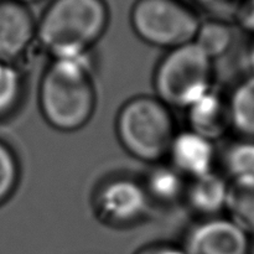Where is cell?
I'll return each mask as SVG.
<instances>
[{"label":"cell","instance_id":"cell-23","mask_svg":"<svg viewBox=\"0 0 254 254\" xmlns=\"http://www.w3.org/2000/svg\"><path fill=\"white\" fill-rule=\"evenodd\" d=\"M15 1H19V2H21V4H25V5H29V4H32V2H36V1H41V0H15Z\"/></svg>","mask_w":254,"mask_h":254},{"label":"cell","instance_id":"cell-11","mask_svg":"<svg viewBox=\"0 0 254 254\" xmlns=\"http://www.w3.org/2000/svg\"><path fill=\"white\" fill-rule=\"evenodd\" d=\"M230 192V183L216 173H208L200 178L192 179L186 188L189 206L195 212L215 217L226 210Z\"/></svg>","mask_w":254,"mask_h":254},{"label":"cell","instance_id":"cell-17","mask_svg":"<svg viewBox=\"0 0 254 254\" xmlns=\"http://www.w3.org/2000/svg\"><path fill=\"white\" fill-rule=\"evenodd\" d=\"M22 94V78L12 64L0 61V118L11 113Z\"/></svg>","mask_w":254,"mask_h":254},{"label":"cell","instance_id":"cell-1","mask_svg":"<svg viewBox=\"0 0 254 254\" xmlns=\"http://www.w3.org/2000/svg\"><path fill=\"white\" fill-rule=\"evenodd\" d=\"M88 54L54 59L39 89L41 113L52 128L74 131L86 126L96 108V89Z\"/></svg>","mask_w":254,"mask_h":254},{"label":"cell","instance_id":"cell-21","mask_svg":"<svg viewBox=\"0 0 254 254\" xmlns=\"http://www.w3.org/2000/svg\"><path fill=\"white\" fill-rule=\"evenodd\" d=\"M136 254H186L185 250L174 245H154L139 251Z\"/></svg>","mask_w":254,"mask_h":254},{"label":"cell","instance_id":"cell-9","mask_svg":"<svg viewBox=\"0 0 254 254\" xmlns=\"http://www.w3.org/2000/svg\"><path fill=\"white\" fill-rule=\"evenodd\" d=\"M171 166L191 180L212 173L215 163L213 141L192 130L176 134L169 151Z\"/></svg>","mask_w":254,"mask_h":254},{"label":"cell","instance_id":"cell-7","mask_svg":"<svg viewBox=\"0 0 254 254\" xmlns=\"http://www.w3.org/2000/svg\"><path fill=\"white\" fill-rule=\"evenodd\" d=\"M183 248L186 254H250L251 242L232 220L212 217L189 232Z\"/></svg>","mask_w":254,"mask_h":254},{"label":"cell","instance_id":"cell-13","mask_svg":"<svg viewBox=\"0 0 254 254\" xmlns=\"http://www.w3.org/2000/svg\"><path fill=\"white\" fill-rule=\"evenodd\" d=\"M233 40L235 32L227 21L210 19L201 22L193 42L213 61L227 54Z\"/></svg>","mask_w":254,"mask_h":254},{"label":"cell","instance_id":"cell-5","mask_svg":"<svg viewBox=\"0 0 254 254\" xmlns=\"http://www.w3.org/2000/svg\"><path fill=\"white\" fill-rule=\"evenodd\" d=\"M130 24L144 42L171 50L192 42L201 21L183 0H136Z\"/></svg>","mask_w":254,"mask_h":254},{"label":"cell","instance_id":"cell-18","mask_svg":"<svg viewBox=\"0 0 254 254\" xmlns=\"http://www.w3.org/2000/svg\"><path fill=\"white\" fill-rule=\"evenodd\" d=\"M20 176L16 155L5 143L0 141V205L12 195Z\"/></svg>","mask_w":254,"mask_h":254},{"label":"cell","instance_id":"cell-20","mask_svg":"<svg viewBox=\"0 0 254 254\" xmlns=\"http://www.w3.org/2000/svg\"><path fill=\"white\" fill-rule=\"evenodd\" d=\"M236 19L242 29L254 35V0H243Z\"/></svg>","mask_w":254,"mask_h":254},{"label":"cell","instance_id":"cell-8","mask_svg":"<svg viewBox=\"0 0 254 254\" xmlns=\"http://www.w3.org/2000/svg\"><path fill=\"white\" fill-rule=\"evenodd\" d=\"M36 37L37 22L29 6L0 0V61L14 64Z\"/></svg>","mask_w":254,"mask_h":254},{"label":"cell","instance_id":"cell-10","mask_svg":"<svg viewBox=\"0 0 254 254\" xmlns=\"http://www.w3.org/2000/svg\"><path fill=\"white\" fill-rule=\"evenodd\" d=\"M190 130L215 141L231 127L228 102L211 89L188 108Z\"/></svg>","mask_w":254,"mask_h":254},{"label":"cell","instance_id":"cell-24","mask_svg":"<svg viewBox=\"0 0 254 254\" xmlns=\"http://www.w3.org/2000/svg\"><path fill=\"white\" fill-rule=\"evenodd\" d=\"M251 254H254V242L253 245H251Z\"/></svg>","mask_w":254,"mask_h":254},{"label":"cell","instance_id":"cell-15","mask_svg":"<svg viewBox=\"0 0 254 254\" xmlns=\"http://www.w3.org/2000/svg\"><path fill=\"white\" fill-rule=\"evenodd\" d=\"M149 197L160 202H173L186 192L184 176L173 166H156L144 185Z\"/></svg>","mask_w":254,"mask_h":254},{"label":"cell","instance_id":"cell-12","mask_svg":"<svg viewBox=\"0 0 254 254\" xmlns=\"http://www.w3.org/2000/svg\"><path fill=\"white\" fill-rule=\"evenodd\" d=\"M231 127L248 138H254V74L241 82L228 101Z\"/></svg>","mask_w":254,"mask_h":254},{"label":"cell","instance_id":"cell-14","mask_svg":"<svg viewBox=\"0 0 254 254\" xmlns=\"http://www.w3.org/2000/svg\"><path fill=\"white\" fill-rule=\"evenodd\" d=\"M226 210L230 213V220L247 235H254V183L232 181Z\"/></svg>","mask_w":254,"mask_h":254},{"label":"cell","instance_id":"cell-4","mask_svg":"<svg viewBox=\"0 0 254 254\" xmlns=\"http://www.w3.org/2000/svg\"><path fill=\"white\" fill-rule=\"evenodd\" d=\"M212 62L193 41L171 49L154 76L158 98L168 107L188 109L211 91Z\"/></svg>","mask_w":254,"mask_h":254},{"label":"cell","instance_id":"cell-2","mask_svg":"<svg viewBox=\"0 0 254 254\" xmlns=\"http://www.w3.org/2000/svg\"><path fill=\"white\" fill-rule=\"evenodd\" d=\"M109 22L106 0H51L37 21V39L52 59L89 54Z\"/></svg>","mask_w":254,"mask_h":254},{"label":"cell","instance_id":"cell-16","mask_svg":"<svg viewBox=\"0 0 254 254\" xmlns=\"http://www.w3.org/2000/svg\"><path fill=\"white\" fill-rule=\"evenodd\" d=\"M225 161L232 181L254 183V141H242L231 146Z\"/></svg>","mask_w":254,"mask_h":254},{"label":"cell","instance_id":"cell-22","mask_svg":"<svg viewBox=\"0 0 254 254\" xmlns=\"http://www.w3.org/2000/svg\"><path fill=\"white\" fill-rule=\"evenodd\" d=\"M250 64H251V66H252V73L251 74H254V49L252 50V51H251V56H250Z\"/></svg>","mask_w":254,"mask_h":254},{"label":"cell","instance_id":"cell-19","mask_svg":"<svg viewBox=\"0 0 254 254\" xmlns=\"http://www.w3.org/2000/svg\"><path fill=\"white\" fill-rule=\"evenodd\" d=\"M198 6L210 14L211 19L227 21L228 17H236L243 0H196Z\"/></svg>","mask_w":254,"mask_h":254},{"label":"cell","instance_id":"cell-3","mask_svg":"<svg viewBox=\"0 0 254 254\" xmlns=\"http://www.w3.org/2000/svg\"><path fill=\"white\" fill-rule=\"evenodd\" d=\"M119 141L134 158L158 163L169 155L175 124L168 106L158 97L139 96L127 102L117 117Z\"/></svg>","mask_w":254,"mask_h":254},{"label":"cell","instance_id":"cell-6","mask_svg":"<svg viewBox=\"0 0 254 254\" xmlns=\"http://www.w3.org/2000/svg\"><path fill=\"white\" fill-rule=\"evenodd\" d=\"M149 198L144 185L130 179H114L101 186L94 198V206L104 222L128 226L145 215Z\"/></svg>","mask_w":254,"mask_h":254}]
</instances>
